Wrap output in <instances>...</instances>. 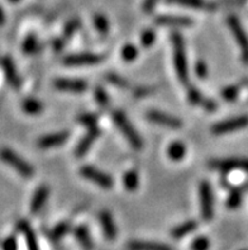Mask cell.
<instances>
[{
  "label": "cell",
  "instance_id": "obj_17",
  "mask_svg": "<svg viewBox=\"0 0 248 250\" xmlns=\"http://www.w3.org/2000/svg\"><path fill=\"white\" fill-rule=\"evenodd\" d=\"M167 3L176 4V5H182L191 8V9H198V10H211L215 9V5L211 3H208L205 0H166Z\"/></svg>",
  "mask_w": 248,
  "mask_h": 250
},
{
  "label": "cell",
  "instance_id": "obj_6",
  "mask_svg": "<svg viewBox=\"0 0 248 250\" xmlns=\"http://www.w3.org/2000/svg\"><path fill=\"white\" fill-rule=\"evenodd\" d=\"M80 173H81L82 177L86 178L88 181L95 183L96 186H99V187L105 188V189L113 187V178L109 177V175L105 174V173H103V171L97 170L94 167L85 165V167H82V168L80 169Z\"/></svg>",
  "mask_w": 248,
  "mask_h": 250
},
{
  "label": "cell",
  "instance_id": "obj_20",
  "mask_svg": "<svg viewBox=\"0 0 248 250\" xmlns=\"http://www.w3.org/2000/svg\"><path fill=\"white\" fill-rule=\"evenodd\" d=\"M128 250H173L166 244H160V243H150V241H131L127 245Z\"/></svg>",
  "mask_w": 248,
  "mask_h": 250
},
{
  "label": "cell",
  "instance_id": "obj_5",
  "mask_svg": "<svg viewBox=\"0 0 248 250\" xmlns=\"http://www.w3.org/2000/svg\"><path fill=\"white\" fill-rule=\"evenodd\" d=\"M199 196H200V212L205 221L213 219L214 206H213V192L210 184L208 182H201L199 186Z\"/></svg>",
  "mask_w": 248,
  "mask_h": 250
},
{
  "label": "cell",
  "instance_id": "obj_18",
  "mask_svg": "<svg viewBox=\"0 0 248 250\" xmlns=\"http://www.w3.org/2000/svg\"><path fill=\"white\" fill-rule=\"evenodd\" d=\"M156 23L162 25H172V27H185V25H191L192 21L188 17L160 16L156 18Z\"/></svg>",
  "mask_w": 248,
  "mask_h": 250
},
{
  "label": "cell",
  "instance_id": "obj_25",
  "mask_svg": "<svg viewBox=\"0 0 248 250\" xmlns=\"http://www.w3.org/2000/svg\"><path fill=\"white\" fill-rule=\"evenodd\" d=\"M123 184L128 192H134L138 188L139 184V177L138 173L135 170H128L123 177Z\"/></svg>",
  "mask_w": 248,
  "mask_h": 250
},
{
  "label": "cell",
  "instance_id": "obj_46",
  "mask_svg": "<svg viewBox=\"0 0 248 250\" xmlns=\"http://www.w3.org/2000/svg\"><path fill=\"white\" fill-rule=\"evenodd\" d=\"M9 1H12V3H18V1H20V0H9Z\"/></svg>",
  "mask_w": 248,
  "mask_h": 250
},
{
  "label": "cell",
  "instance_id": "obj_27",
  "mask_svg": "<svg viewBox=\"0 0 248 250\" xmlns=\"http://www.w3.org/2000/svg\"><path fill=\"white\" fill-rule=\"evenodd\" d=\"M70 231V225L69 222H61L56 228L50 232V238L52 240H60L61 238H63L67 232Z\"/></svg>",
  "mask_w": 248,
  "mask_h": 250
},
{
  "label": "cell",
  "instance_id": "obj_11",
  "mask_svg": "<svg viewBox=\"0 0 248 250\" xmlns=\"http://www.w3.org/2000/svg\"><path fill=\"white\" fill-rule=\"evenodd\" d=\"M103 61V56L95 54H76L70 55V56L63 59L65 65H71V66H84V65H95Z\"/></svg>",
  "mask_w": 248,
  "mask_h": 250
},
{
  "label": "cell",
  "instance_id": "obj_24",
  "mask_svg": "<svg viewBox=\"0 0 248 250\" xmlns=\"http://www.w3.org/2000/svg\"><path fill=\"white\" fill-rule=\"evenodd\" d=\"M22 109L27 114L36 116V114H39L43 111V104L36 98H25L22 102Z\"/></svg>",
  "mask_w": 248,
  "mask_h": 250
},
{
  "label": "cell",
  "instance_id": "obj_13",
  "mask_svg": "<svg viewBox=\"0 0 248 250\" xmlns=\"http://www.w3.org/2000/svg\"><path fill=\"white\" fill-rule=\"evenodd\" d=\"M70 133L67 131H61V132L51 133L47 136H43L42 139L38 140V147L41 149H52L57 146L63 145L69 139Z\"/></svg>",
  "mask_w": 248,
  "mask_h": 250
},
{
  "label": "cell",
  "instance_id": "obj_33",
  "mask_svg": "<svg viewBox=\"0 0 248 250\" xmlns=\"http://www.w3.org/2000/svg\"><path fill=\"white\" fill-rule=\"evenodd\" d=\"M154 40H156V33L152 29H147L141 36V43L143 47H150L151 44H153Z\"/></svg>",
  "mask_w": 248,
  "mask_h": 250
},
{
  "label": "cell",
  "instance_id": "obj_7",
  "mask_svg": "<svg viewBox=\"0 0 248 250\" xmlns=\"http://www.w3.org/2000/svg\"><path fill=\"white\" fill-rule=\"evenodd\" d=\"M246 126H248V116H241V117L232 118V120L214 125L213 128H211V132L214 135H226V133L242 130Z\"/></svg>",
  "mask_w": 248,
  "mask_h": 250
},
{
  "label": "cell",
  "instance_id": "obj_26",
  "mask_svg": "<svg viewBox=\"0 0 248 250\" xmlns=\"http://www.w3.org/2000/svg\"><path fill=\"white\" fill-rule=\"evenodd\" d=\"M188 99L189 102L194 105H203L205 102V97L201 94V92L199 90L198 88H195V86H190L188 89Z\"/></svg>",
  "mask_w": 248,
  "mask_h": 250
},
{
  "label": "cell",
  "instance_id": "obj_40",
  "mask_svg": "<svg viewBox=\"0 0 248 250\" xmlns=\"http://www.w3.org/2000/svg\"><path fill=\"white\" fill-rule=\"evenodd\" d=\"M3 250H18V245H17L16 238H6L3 243Z\"/></svg>",
  "mask_w": 248,
  "mask_h": 250
},
{
  "label": "cell",
  "instance_id": "obj_42",
  "mask_svg": "<svg viewBox=\"0 0 248 250\" xmlns=\"http://www.w3.org/2000/svg\"><path fill=\"white\" fill-rule=\"evenodd\" d=\"M203 107H204L207 111L213 112V111H215V108H217V103H215L214 101H211V99H205Z\"/></svg>",
  "mask_w": 248,
  "mask_h": 250
},
{
  "label": "cell",
  "instance_id": "obj_3",
  "mask_svg": "<svg viewBox=\"0 0 248 250\" xmlns=\"http://www.w3.org/2000/svg\"><path fill=\"white\" fill-rule=\"evenodd\" d=\"M0 159H1V162H4L5 164L12 167L22 177L32 178L35 175V169H33V167L25 162L24 159L20 158L18 154H16L13 150L6 149V147L0 150Z\"/></svg>",
  "mask_w": 248,
  "mask_h": 250
},
{
  "label": "cell",
  "instance_id": "obj_15",
  "mask_svg": "<svg viewBox=\"0 0 248 250\" xmlns=\"http://www.w3.org/2000/svg\"><path fill=\"white\" fill-rule=\"evenodd\" d=\"M48 194H50V189H48L46 186H41L38 187L36 193L32 197V202H31V213L32 215H37L43 206L47 202Z\"/></svg>",
  "mask_w": 248,
  "mask_h": 250
},
{
  "label": "cell",
  "instance_id": "obj_10",
  "mask_svg": "<svg viewBox=\"0 0 248 250\" xmlns=\"http://www.w3.org/2000/svg\"><path fill=\"white\" fill-rule=\"evenodd\" d=\"M1 67H3L6 82L9 83V85L12 86V88L18 90V89L20 88V85H22V80H20V76H19L16 65H14L12 59L8 56L3 57V59H1Z\"/></svg>",
  "mask_w": 248,
  "mask_h": 250
},
{
  "label": "cell",
  "instance_id": "obj_14",
  "mask_svg": "<svg viewBox=\"0 0 248 250\" xmlns=\"http://www.w3.org/2000/svg\"><path fill=\"white\" fill-rule=\"evenodd\" d=\"M99 135H100V131H99L96 126L89 128L88 133L82 137V140L79 143L77 147H76V155L84 156L90 150V147L95 143V140L99 137Z\"/></svg>",
  "mask_w": 248,
  "mask_h": 250
},
{
  "label": "cell",
  "instance_id": "obj_8",
  "mask_svg": "<svg viewBox=\"0 0 248 250\" xmlns=\"http://www.w3.org/2000/svg\"><path fill=\"white\" fill-rule=\"evenodd\" d=\"M210 167L219 171H224V173L232 170H242L248 173V159L232 158L224 159V160H214L210 163Z\"/></svg>",
  "mask_w": 248,
  "mask_h": 250
},
{
  "label": "cell",
  "instance_id": "obj_36",
  "mask_svg": "<svg viewBox=\"0 0 248 250\" xmlns=\"http://www.w3.org/2000/svg\"><path fill=\"white\" fill-rule=\"evenodd\" d=\"M242 202V192L241 190H234L232 192L228 198V207L229 208H237Z\"/></svg>",
  "mask_w": 248,
  "mask_h": 250
},
{
  "label": "cell",
  "instance_id": "obj_37",
  "mask_svg": "<svg viewBox=\"0 0 248 250\" xmlns=\"http://www.w3.org/2000/svg\"><path fill=\"white\" fill-rule=\"evenodd\" d=\"M209 249V240L205 236H199L191 244V250H208Z\"/></svg>",
  "mask_w": 248,
  "mask_h": 250
},
{
  "label": "cell",
  "instance_id": "obj_16",
  "mask_svg": "<svg viewBox=\"0 0 248 250\" xmlns=\"http://www.w3.org/2000/svg\"><path fill=\"white\" fill-rule=\"evenodd\" d=\"M99 220H100V224L103 226L104 234H105L107 239L114 240L116 238V226L114 224L113 216L110 215L108 211H103L99 215Z\"/></svg>",
  "mask_w": 248,
  "mask_h": 250
},
{
  "label": "cell",
  "instance_id": "obj_30",
  "mask_svg": "<svg viewBox=\"0 0 248 250\" xmlns=\"http://www.w3.org/2000/svg\"><path fill=\"white\" fill-rule=\"evenodd\" d=\"M138 56V50L133 44H126L122 50V57L123 60L127 61V62H131V61H134Z\"/></svg>",
  "mask_w": 248,
  "mask_h": 250
},
{
  "label": "cell",
  "instance_id": "obj_21",
  "mask_svg": "<svg viewBox=\"0 0 248 250\" xmlns=\"http://www.w3.org/2000/svg\"><path fill=\"white\" fill-rule=\"evenodd\" d=\"M186 154V146L180 141L170 144L167 147V156H169L172 162H180L184 159Z\"/></svg>",
  "mask_w": 248,
  "mask_h": 250
},
{
  "label": "cell",
  "instance_id": "obj_34",
  "mask_svg": "<svg viewBox=\"0 0 248 250\" xmlns=\"http://www.w3.org/2000/svg\"><path fill=\"white\" fill-rule=\"evenodd\" d=\"M95 99H96L97 103L100 105H103V107H107V105L109 104V97H108L107 92H105L103 88H100V86H97V88L95 89Z\"/></svg>",
  "mask_w": 248,
  "mask_h": 250
},
{
  "label": "cell",
  "instance_id": "obj_44",
  "mask_svg": "<svg viewBox=\"0 0 248 250\" xmlns=\"http://www.w3.org/2000/svg\"><path fill=\"white\" fill-rule=\"evenodd\" d=\"M65 40H63V38H57L56 41H55V43H54V47H55V51H56V52H58V51H62V48H63V46H65Z\"/></svg>",
  "mask_w": 248,
  "mask_h": 250
},
{
  "label": "cell",
  "instance_id": "obj_41",
  "mask_svg": "<svg viewBox=\"0 0 248 250\" xmlns=\"http://www.w3.org/2000/svg\"><path fill=\"white\" fill-rule=\"evenodd\" d=\"M157 1L158 0H145V4H143V9H145V12L151 13Z\"/></svg>",
  "mask_w": 248,
  "mask_h": 250
},
{
  "label": "cell",
  "instance_id": "obj_45",
  "mask_svg": "<svg viewBox=\"0 0 248 250\" xmlns=\"http://www.w3.org/2000/svg\"><path fill=\"white\" fill-rule=\"evenodd\" d=\"M5 23V13H4L3 8L0 6V25H3Z\"/></svg>",
  "mask_w": 248,
  "mask_h": 250
},
{
  "label": "cell",
  "instance_id": "obj_4",
  "mask_svg": "<svg viewBox=\"0 0 248 250\" xmlns=\"http://www.w3.org/2000/svg\"><path fill=\"white\" fill-rule=\"evenodd\" d=\"M228 25H229L230 31H232L233 36H234L237 43L241 48L242 61L246 65H248V36L246 35L242 24L239 23V21L234 16L228 17Z\"/></svg>",
  "mask_w": 248,
  "mask_h": 250
},
{
  "label": "cell",
  "instance_id": "obj_43",
  "mask_svg": "<svg viewBox=\"0 0 248 250\" xmlns=\"http://www.w3.org/2000/svg\"><path fill=\"white\" fill-rule=\"evenodd\" d=\"M150 93H151V89L150 88H137L134 90V95L137 98H139V97H145V95L150 94Z\"/></svg>",
  "mask_w": 248,
  "mask_h": 250
},
{
  "label": "cell",
  "instance_id": "obj_31",
  "mask_svg": "<svg viewBox=\"0 0 248 250\" xmlns=\"http://www.w3.org/2000/svg\"><path fill=\"white\" fill-rule=\"evenodd\" d=\"M107 80L109 83H112L113 85L118 86V88H120V89H128L129 88V83L127 82L124 78H122V76H119V75H116V74H108Z\"/></svg>",
  "mask_w": 248,
  "mask_h": 250
},
{
  "label": "cell",
  "instance_id": "obj_28",
  "mask_svg": "<svg viewBox=\"0 0 248 250\" xmlns=\"http://www.w3.org/2000/svg\"><path fill=\"white\" fill-rule=\"evenodd\" d=\"M38 50V41L35 35L27 36V38L23 42V52L27 55L35 54L36 51Z\"/></svg>",
  "mask_w": 248,
  "mask_h": 250
},
{
  "label": "cell",
  "instance_id": "obj_32",
  "mask_svg": "<svg viewBox=\"0 0 248 250\" xmlns=\"http://www.w3.org/2000/svg\"><path fill=\"white\" fill-rule=\"evenodd\" d=\"M220 94H222V97H223L227 102H233L236 101L237 97H238L239 88L236 85L227 86V88H224L223 90L220 92Z\"/></svg>",
  "mask_w": 248,
  "mask_h": 250
},
{
  "label": "cell",
  "instance_id": "obj_9",
  "mask_svg": "<svg viewBox=\"0 0 248 250\" xmlns=\"http://www.w3.org/2000/svg\"><path fill=\"white\" fill-rule=\"evenodd\" d=\"M146 117H147L148 121L153 122V124L161 125V126L164 127H170V128H180L182 126V122L179 118L160 111H150L146 114Z\"/></svg>",
  "mask_w": 248,
  "mask_h": 250
},
{
  "label": "cell",
  "instance_id": "obj_12",
  "mask_svg": "<svg viewBox=\"0 0 248 250\" xmlns=\"http://www.w3.org/2000/svg\"><path fill=\"white\" fill-rule=\"evenodd\" d=\"M54 86L57 90L69 93H84L88 89L86 82L77 79H56Z\"/></svg>",
  "mask_w": 248,
  "mask_h": 250
},
{
  "label": "cell",
  "instance_id": "obj_2",
  "mask_svg": "<svg viewBox=\"0 0 248 250\" xmlns=\"http://www.w3.org/2000/svg\"><path fill=\"white\" fill-rule=\"evenodd\" d=\"M113 121L114 124H115V126L118 127L120 132L123 133V136L126 137L127 141H128L135 150H141L142 146H143V141H142L138 132L134 130V127L132 126V124L128 121L126 114L120 111L114 112Z\"/></svg>",
  "mask_w": 248,
  "mask_h": 250
},
{
  "label": "cell",
  "instance_id": "obj_35",
  "mask_svg": "<svg viewBox=\"0 0 248 250\" xmlns=\"http://www.w3.org/2000/svg\"><path fill=\"white\" fill-rule=\"evenodd\" d=\"M80 27V22L77 21V19H74V21H71V22L69 23V24L66 25V28H65V32H63V40L66 41V40H69L71 36L75 33L77 29H79Z\"/></svg>",
  "mask_w": 248,
  "mask_h": 250
},
{
  "label": "cell",
  "instance_id": "obj_23",
  "mask_svg": "<svg viewBox=\"0 0 248 250\" xmlns=\"http://www.w3.org/2000/svg\"><path fill=\"white\" fill-rule=\"evenodd\" d=\"M75 238L80 243L85 250H91L93 249V240H91L90 232L85 226H79L75 229Z\"/></svg>",
  "mask_w": 248,
  "mask_h": 250
},
{
  "label": "cell",
  "instance_id": "obj_1",
  "mask_svg": "<svg viewBox=\"0 0 248 250\" xmlns=\"http://www.w3.org/2000/svg\"><path fill=\"white\" fill-rule=\"evenodd\" d=\"M171 42L173 47V63H175L176 74L182 84H186L189 80L188 73V61H186L185 44H184V38L180 33L173 32L171 36Z\"/></svg>",
  "mask_w": 248,
  "mask_h": 250
},
{
  "label": "cell",
  "instance_id": "obj_38",
  "mask_svg": "<svg viewBox=\"0 0 248 250\" xmlns=\"http://www.w3.org/2000/svg\"><path fill=\"white\" fill-rule=\"evenodd\" d=\"M79 122H81V124L85 125V126H88L89 128H91V127L96 126V116L90 113L81 114V116L79 117Z\"/></svg>",
  "mask_w": 248,
  "mask_h": 250
},
{
  "label": "cell",
  "instance_id": "obj_29",
  "mask_svg": "<svg viewBox=\"0 0 248 250\" xmlns=\"http://www.w3.org/2000/svg\"><path fill=\"white\" fill-rule=\"evenodd\" d=\"M94 25L96 31L100 33V35H107L108 31H109V22L108 19L105 18L101 14H96L94 17Z\"/></svg>",
  "mask_w": 248,
  "mask_h": 250
},
{
  "label": "cell",
  "instance_id": "obj_19",
  "mask_svg": "<svg viewBox=\"0 0 248 250\" xmlns=\"http://www.w3.org/2000/svg\"><path fill=\"white\" fill-rule=\"evenodd\" d=\"M18 229L22 231L23 236H24L25 244H27L28 250H39V247H38V243H37V238H36L35 232H33L31 226H29L25 221H20L18 224Z\"/></svg>",
  "mask_w": 248,
  "mask_h": 250
},
{
  "label": "cell",
  "instance_id": "obj_22",
  "mask_svg": "<svg viewBox=\"0 0 248 250\" xmlns=\"http://www.w3.org/2000/svg\"><path fill=\"white\" fill-rule=\"evenodd\" d=\"M196 228H198L196 221L190 220V221H186L185 224H181V225H179L177 228L173 229L172 231H171V236L175 239H181L184 238V236H186V235L190 234V232L194 231Z\"/></svg>",
  "mask_w": 248,
  "mask_h": 250
},
{
  "label": "cell",
  "instance_id": "obj_39",
  "mask_svg": "<svg viewBox=\"0 0 248 250\" xmlns=\"http://www.w3.org/2000/svg\"><path fill=\"white\" fill-rule=\"evenodd\" d=\"M195 73H196V75H198L200 79H205L208 75L207 63H205L204 61H198V62H196V66H195Z\"/></svg>",
  "mask_w": 248,
  "mask_h": 250
}]
</instances>
